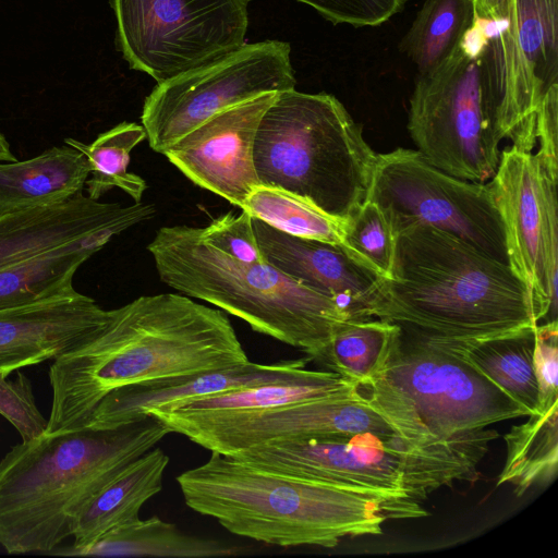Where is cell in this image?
<instances>
[{"label":"cell","mask_w":558,"mask_h":558,"mask_svg":"<svg viewBox=\"0 0 558 558\" xmlns=\"http://www.w3.org/2000/svg\"><path fill=\"white\" fill-rule=\"evenodd\" d=\"M248 361L221 310L180 293L140 296L112 310L94 338L53 360L46 433L85 426L102 398L118 388Z\"/></svg>","instance_id":"6da1fadb"},{"label":"cell","mask_w":558,"mask_h":558,"mask_svg":"<svg viewBox=\"0 0 558 558\" xmlns=\"http://www.w3.org/2000/svg\"><path fill=\"white\" fill-rule=\"evenodd\" d=\"M369 315L446 340L536 325L529 290L509 264L428 226L397 234L392 275L383 279Z\"/></svg>","instance_id":"7a4b0ae2"},{"label":"cell","mask_w":558,"mask_h":558,"mask_svg":"<svg viewBox=\"0 0 558 558\" xmlns=\"http://www.w3.org/2000/svg\"><path fill=\"white\" fill-rule=\"evenodd\" d=\"M170 430L157 418L83 426L15 445L0 461V545L51 553L73 536L86 505Z\"/></svg>","instance_id":"3957f363"},{"label":"cell","mask_w":558,"mask_h":558,"mask_svg":"<svg viewBox=\"0 0 558 558\" xmlns=\"http://www.w3.org/2000/svg\"><path fill=\"white\" fill-rule=\"evenodd\" d=\"M177 483L193 511L234 535L280 547L332 548L344 537L379 535L386 520L403 519L379 496L215 451Z\"/></svg>","instance_id":"277c9868"},{"label":"cell","mask_w":558,"mask_h":558,"mask_svg":"<svg viewBox=\"0 0 558 558\" xmlns=\"http://www.w3.org/2000/svg\"><path fill=\"white\" fill-rule=\"evenodd\" d=\"M498 437L478 428L445 438L364 432L268 442L234 457L253 465L379 496L403 519L428 515L429 494L475 482L478 465Z\"/></svg>","instance_id":"5b68a950"},{"label":"cell","mask_w":558,"mask_h":558,"mask_svg":"<svg viewBox=\"0 0 558 558\" xmlns=\"http://www.w3.org/2000/svg\"><path fill=\"white\" fill-rule=\"evenodd\" d=\"M160 280L178 293L205 301L259 333L311 356L350 319L342 307L276 267L245 263L206 244L201 228L158 229L147 245Z\"/></svg>","instance_id":"8992f818"},{"label":"cell","mask_w":558,"mask_h":558,"mask_svg":"<svg viewBox=\"0 0 558 558\" xmlns=\"http://www.w3.org/2000/svg\"><path fill=\"white\" fill-rule=\"evenodd\" d=\"M253 157L259 185L345 221L367 199L377 153L333 95L290 89L277 93L262 116Z\"/></svg>","instance_id":"52a82bcc"},{"label":"cell","mask_w":558,"mask_h":558,"mask_svg":"<svg viewBox=\"0 0 558 558\" xmlns=\"http://www.w3.org/2000/svg\"><path fill=\"white\" fill-rule=\"evenodd\" d=\"M359 387L399 433L411 438H445L527 416L450 340L402 329L381 376Z\"/></svg>","instance_id":"ba28073f"},{"label":"cell","mask_w":558,"mask_h":558,"mask_svg":"<svg viewBox=\"0 0 558 558\" xmlns=\"http://www.w3.org/2000/svg\"><path fill=\"white\" fill-rule=\"evenodd\" d=\"M496 22L474 17L453 52L417 74L408 131L432 166L456 178L485 183L497 169L501 140L483 81L482 53Z\"/></svg>","instance_id":"9c48e42d"},{"label":"cell","mask_w":558,"mask_h":558,"mask_svg":"<svg viewBox=\"0 0 558 558\" xmlns=\"http://www.w3.org/2000/svg\"><path fill=\"white\" fill-rule=\"evenodd\" d=\"M116 45L132 70L157 83L245 44L248 0H110Z\"/></svg>","instance_id":"30bf717a"},{"label":"cell","mask_w":558,"mask_h":558,"mask_svg":"<svg viewBox=\"0 0 558 558\" xmlns=\"http://www.w3.org/2000/svg\"><path fill=\"white\" fill-rule=\"evenodd\" d=\"M482 68L499 138L533 151L537 110L558 85V0H511L483 49Z\"/></svg>","instance_id":"8fae6325"},{"label":"cell","mask_w":558,"mask_h":558,"mask_svg":"<svg viewBox=\"0 0 558 558\" xmlns=\"http://www.w3.org/2000/svg\"><path fill=\"white\" fill-rule=\"evenodd\" d=\"M289 43L244 44L207 64L157 83L146 97L142 125L151 149L163 154L216 113L266 93L294 89Z\"/></svg>","instance_id":"7c38bea8"},{"label":"cell","mask_w":558,"mask_h":558,"mask_svg":"<svg viewBox=\"0 0 558 558\" xmlns=\"http://www.w3.org/2000/svg\"><path fill=\"white\" fill-rule=\"evenodd\" d=\"M367 199L385 210L396 234L416 226L437 228L509 264L502 220L487 183L448 174L416 149L377 154Z\"/></svg>","instance_id":"4fadbf2b"},{"label":"cell","mask_w":558,"mask_h":558,"mask_svg":"<svg viewBox=\"0 0 558 558\" xmlns=\"http://www.w3.org/2000/svg\"><path fill=\"white\" fill-rule=\"evenodd\" d=\"M558 163L508 146L488 181L502 220L508 262L526 286L536 325L557 322Z\"/></svg>","instance_id":"5bb4252c"},{"label":"cell","mask_w":558,"mask_h":558,"mask_svg":"<svg viewBox=\"0 0 558 558\" xmlns=\"http://www.w3.org/2000/svg\"><path fill=\"white\" fill-rule=\"evenodd\" d=\"M155 418L170 433L181 434L210 452L226 456L282 440L364 432L399 433L359 386L342 393L243 414Z\"/></svg>","instance_id":"9a60e30c"},{"label":"cell","mask_w":558,"mask_h":558,"mask_svg":"<svg viewBox=\"0 0 558 558\" xmlns=\"http://www.w3.org/2000/svg\"><path fill=\"white\" fill-rule=\"evenodd\" d=\"M276 95L266 93L216 113L162 155L194 184L242 208L259 185L254 142L262 116Z\"/></svg>","instance_id":"2e32d148"},{"label":"cell","mask_w":558,"mask_h":558,"mask_svg":"<svg viewBox=\"0 0 558 558\" xmlns=\"http://www.w3.org/2000/svg\"><path fill=\"white\" fill-rule=\"evenodd\" d=\"M156 214L150 203H100L78 193L61 203L0 214V268L93 235L113 238Z\"/></svg>","instance_id":"e0dca14e"},{"label":"cell","mask_w":558,"mask_h":558,"mask_svg":"<svg viewBox=\"0 0 558 558\" xmlns=\"http://www.w3.org/2000/svg\"><path fill=\"white\" fill-rule=\"evenodd\" d=\"M252 226L268 264L333 299L350 319L373 318L369 310L384 278L354 259L340 244L289 235L253 217Z\"/></svg>","instance_id":"ac0fdd59"},{"label":"cell","mask_w":558,"mask_h":558,"mask_svg":"<svg viewBox=\"0 0 558 558\" xmlns=\"http://www.w3.org/2000/svg\"><path fill=\"white\" fill-rule=\"evenodd\" d=\"M111 315L80 292L0 311V373L56 360L99 333Z\"/></svg>","instance_id":"d6986e66"},{"label":"cell","mask_w":558,"mask_h":558,"mask_svg":"<svg viewBox=\"0 0 558 558\" xmlns=\"http://www.w3.org/2000/svg\"><path fill=\"white\" fill-rule=\"evenodd\" d=\"M308 359L272 364L251 361L192 375L161 378L118 388L106 395L85 426L116 428L145 418L148 410L219 393L284 381L303 375Z\"/></svg>","instance_id":"ffe728a7"},{"label":"cell","mask_w":558,"mask_h":558,"mask_svg":"<svg viewBox=\"0 0 558 558\" xmlns=\"http://www.w3.org/2000/svg\"><path fill=\"white\" fill-rule=\"evenodd\" d=\"M90 168L71 146L23 161L0 162V214L64 202L82 193Z\"/></svg>","instance_id":"44dd1931"},{"label":"cell","mask_w":558,"mask_h":558,"mask_svg":"<svg viewBox=\"0 0 558 558\" xmlns=\"http://www.w3.org/2000/svg\"><path fill=\"white\" fill-rule=\"evenodd\" d=\"M168 464L169 457L159 447L128 464L82 510L71 546L89 545L111 529L140 518L144 504L161 492Z\"/></svg>","instance_id":"7402d4cb"},{"label":"cell","mask_w":558,"mask_h":558,"mask_svg":"<svg viewBox=\"0 0 558 558\" xmlns=\"http://www.w3.org/2000/svg\"><path fill=\"white\" fill-rule=\"evenodd\" d=\"M356 386L333 372L307 368L303 375L290 380L236 389L179 404L154 408L145 414L181 418L235 415L342 393Z\"/></svg>","instance_id":"603a6c76"},{"label":"cell","mask_w":558,"mask_h":558,"mask_svg":"<svg viewBox=\"0 0 558 558\" xmlns=\"http://www.w3.org/2000/svg\"><path fill=\"white\" fill-rule=\"evenodd\" d=\"M111 239L93 235L1 267L0 311L77 293L73 287L76 270Z\"/></svg>","instance_id":"cb8c5ba5"},{"label":"cell","mask_w":558,"mask_h":558,"mask_svg":"<svg viewBox=\"0 0 558 558\" xmlns=\"http://www.w3.org/2000/svg\"><path fill=\"white\" fill-rule=\"evenodd\" d=\"M535 327L526 326L475 339L450 340L468 362L521 405L527 416L539 410L533 361Z\"/></svg>","instance_id":"d4e9b609"},{"label":"cell","mask_w":558,"mask_h":558,"mask_svg":"<svg viewBox=\"0 0 558 558\" xmlns=\"http://www.w3.org/2000/svg\"><path fill=\"white\" fill-rule=\"evenodd\" d=\"M239 549L216 539L185 534L175 524L154 515L116 526L89 545L77 548L57 547L50 554L205 558L234 556Z\"/></svg>","instance_id":"484cf974"},{"label":"cell","mask_w":558,"mask_h":558,"mask_svg":"<svg viewBox=\"0 0 558 558\" xmlns=\"http://www.w3.org/2000/svg\"><path fill=\"white\" fill-rule=\"evenodd\" d=\"M400 335L397 324L384 319H348L307 359L359 386L368 385L386 369Z\"/></svg>","instance_id":"4316f807"},{"label":"cell","mask_w":558,"mask_h":558,"mask_svg":"<svg viewBox=\"0 0 558 558\" xmlns=\"http://www.w3.org/2000/svg\"><path fill=\"white\" fill-rule=\"evenodd\" d=\"M505 441L507 457L497 486L510 484L520 497L551 482L558 465V402L512 426Z\"/></svg>","instance_id":"83f0119b"},{"label":"cell","mask_w":558,"mask_h":558,"mask_svg":"<svg viewBox=\"0 0 558 558\" xmlns=\"http://www.w3.org/2000/svg\"><path fill=\"white\" fill-rule=\"evenodd\" d=\"M472 0H426L399 44L425 74L442 63L457 48L474 21Z\"/></svg>","instance_id":"f1b7e54d"},{"label":"cell","mask_w":558,"mask_h":558,"mask_svg":"<svg viewBox=\"0 0 558 558\" xmlns=\"http://www.w3.org/2000/svg\"><path fill=\"white\" fill-rule=\"evenodd\" d=\"M146 138L142 124L122 122L99 134L90 144L74 138L64 143L83 153L89 163L90 178L86 181L87 196L98 201L105 193L118 187L129 194L135 203L141 202L147 187L145 180L129 172L130 155L135 146Z\"/></svg>","instance_id":"f546056e"},{"label":"cell","mask_w":558,"mask_h":558,"mask_svg":"<svg viewBox=\"0 0 558 558\" xmlns=\"http://www.w3.org/2000/svg\"><path fill=\"white\" fill-rule=\"evenodd\" d=\"M241 209L289 235L341 244L343 221L286 191L258 185Z\"/></svg>","instance_id":"4dcf8cb0"},{"label":"cell","mask_w":558,"mask_h":558,"mask_svg":"<svg viewBox=\"0 0 558 558\" xmlns=\"http://www.w3.org/2000/svg\"><path fill=\"white\" fill-rule=\"evenodd\" d=\"M397 234L385 210L366 199L342 222L341 246L380 277L392 275Z\"/></svg>","instance_id":"1f68e13d"},{"label":"cell","mask_w":558,"mask_h":558,"mask_svg":"<svg viewBox=\"0 0 558 558\" xmlns=\"http://www.w3.org/2000/svg\"><path fill=\"white\" fill-rule=\"evenodd\" d=\"M8 376L0 373V414L16 428L22 441L36 439L46 433L48 418L36 405L31 380L20 372L14 379Z\"/></svg>","instance_id":"d6a6232c"},{"label":"cell","mask_w":558,"mask_h":558,"mask_svg":"<svg viewBox=\"0 0 558 558\" xmlns=\"http://www.w3.org/2000/svg\"><path fill=\"white\" fill-rule=\"evenodd\" d=\"M240 215L227 213L214 219L207 227L201 228L206 244L245 263H263L252 217L243 209Z\"/></svg>","instance_id":"836d02e7"},{"label":"cell","mask_w":558,"mask_h":558,"mask_svg":"<svg viewBox=\"0 0 558 558\" xmlns=\"http://www.w3.org/2000/svg\"><path fill=\"white\" fill-rule=\"evenodd\" d=\"M315 9L324 19L354 27L378 26L401 12L405 0H295Z\"/></svg>","instance_id":"e575fe53"},{"label":"cell","mask_w":558,"mask_h":558,"mask_svg":"<svg viewBox=\"0 0 558 558\" xmlns=\"http://www.w3.org/2000/svg\"><path fill=\"white\" fill-rule=\"evenodd\" d=\"M558 325L557 322L535 327L534 371L539 393V411L558 402Z\"/></svg>","instance_id":"d590c367"},{"label":"cell","mask_w":558,"mask_h":558,"mask_svg":"<svg viewBox=\"0 0 558 558\" xmlns=\"http://www.w3.org/2000/svg\"><path fill=\"white\" fill-rule=\"evenodd\" d=\"M558 85L550 88L544 97L536 116L537 149L549 161L558 163Z\"/></svg>","instance_id":"8d00e7d4"},{"label":"cell","mask_w":558,"mask_h":558,"mask_svg":"<svg viewBox=\"0 0 558 558\" xmlns=\"http://www.w3.org/2000/svg\"><path fill=\"white\" fill-rule=\"evenodd\" d=\"M475 16L492 21L501 22L507 19L511 0H472Z\"/></svg>","instance_id":"74e56055"},{"label":"cell","mask_w":558,"mask_h":558,"mask_svg":"<svg viewBox=\"0 0 558 558\" xmlns=\"http://www.w3.org/2000/svg\"><path fill=\"white\" fill-rule=\"evenodd\" d=\"M0 161H16V157L13 155L9 142L2 133H0Z\"/></svg>","instance_id":"f35d334b"}]
</instances>
